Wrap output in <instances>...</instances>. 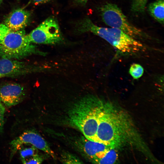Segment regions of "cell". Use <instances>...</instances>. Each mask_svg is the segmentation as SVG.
Instances as JSON below:
<instances>
[{
    "mask_svg": "<svg viewBox=\"0 0 164 164\" xmlns=\"http://www.w3.org/2000/svg\"><path fill=\"white\" fill-rule=\"evenodd\" d=\"M129 115L113 104L104 101L96 141L118 149L128 145L142 149L145 145Z\"/></svg>",
    "mask_w": 164,
    "mask_h": 164,
    "instance_id": "obj_1",
    "label": "cell"
},
{
    "mask_svg": "<svg viewBox=\"0 0 164 164\" xmlns=\"http://www.w3.org/2000/svg\"><path fill=\"white\" fill-rule=\"evenodd\" d=\"M75 30L78 33L90 32L99 36L112 46L118 54L123 56H137L147 50L146 47L140 41L120 30L98 26L87 17L76 23Z\"/></svg>",
    "mask_w": 164,
    "mask_h": 164,
    "instance_id": "obj_2",
    "label": "cell"
},
{
    "mask_svg": "<svg viewBox=\"0 0 164 164\" xmlns=\"http://www.w3.org/2000/svg\"><path fill=\"white\" fill-rule=\"evenodd\" d=\"M104 101L96 96H86L75 103L68 113V120L88 139L96 141L99 119Z\"/></svg>",
    "mask_w": 164,
    "mask_h": 164,
    "instance_id": "obj_3",
    "label": "cell"
},
{
    "mask_svg": "<svg viewBox=\"0 0 164 164\" xmlns=\"http://www.w3.org/2000/svg\"><path fill=\"white\" fill-rule=\"evenodd\" d=\"M33 55H43L28 39L25 31L10 30L0 41V58L19 60Z\"/></svg>",
    "mask_w": 164,
    "mask_h": 164,
    "instance_id": "obj_4",
    "label": "cell"
},
{
    "mask_svg": "<svg viewBox=\"0 0 164 164\" xmlns=\"http://www.w3.org/2000/svg\"><path fill=\"white\" fill-rule=\"evenodd\" d=\"M100 9L103 22L110 27L118 29L139 41L150 38L149 35L129 22L122 11L116 5L107 3Z\"/></svg>",
    "mask_w": 164,
    "mask_h": 164,
    "instance_id": "obj_5",
    "label": "cell"
},
{
    "mask_svg": "<svg viewBox=\"0 0 164 164\" xmlns=\"http://www.w3.org/2000/svg\"><path fill=\"white\" fill-rule=\"evenodd\" d=\"M31 43L55 45L63 43L64 39L57 20L50 17L26 35Z\"/></svg>",
    "mask_w": 164,
    "mask_h": 164,
    "instance_id": "obj_6",
    "label": "cell"
},
{
    "mask_svg": "<svg viewBox=\"0 0 164 164\" xmlns=\"http://www.w3.org/2000/svg\"><path fill=\"white\" fill-rule=\"evenodd\" d=\"M43 68L26 62L15 59L0 60V77H15L40 71Z\"/></svg>",
    "mask_w": 164,
    "mask_h": 164,
    "instance_id": "obj_7",
    "label": "cell"
},
{
    "mask_svg": "<svg viewBox=\"0 0 164 164\" xmlns=\"http://www.w3.org/2000/svg\"><path fill=\"white\" fill-rule=\"evenodd\" d=\"M24 145H32L49 155L53 158H55L53 152L45 139L38 133L32 131L25 132L11 141V157H12L20 147Z\"/></svg>",
    "mask_w": 164,
    "mask_h": 164,
    "instance_id": "obj_8",
    "label": "cell"
},
{
    "mask_svg": "<svg viewBox=\"0 0 164 164\" xmlns=\"http://www.w3.org/2000/svg\"><path fill=\"white\" fill-rule=\"evenodd\" d=\"M74 142L75 146L79 151L94 163L110 149L114 148L104 143L89 140L84 136L79 137Z\"/></svg>",
    "mask_w": 164,
    "mask_h": 164,
    "instance_id": "obj_9",
    "label": "cell"
},
{
    "mask_svg": "<svg viewBox=\"0 0 164 164\" xmlns=\"http://www.w3.org/2000/svg\"><path fill=\"white\" fill-rule=\"evenodd\" d=\"M24 87L16 83H8L0 87V101L5 107L15 105L22 101L25 96Z\"/></svg>",
    "mask_w": 164,
    "mask_h": 164,
    "instance_id": "obj_10",
    "label": "cell"
},
{
    "mask_svg": "<svg viewBox=\"0 0 164 164\" xmlns=\"http://www.w3.org/2000/svg\"><path fill=\"white\" fill-rule=\"evenodd\" d=\"M30 16L29 11L22 9H18L13 10L6 17L4 24L10 30H22L28 25Z\"/></svg>",
    "mask_w": 164,
    "mask_h": 164,
    "instance_id": "obj_11",
    "label": "cell"
},
{
    "mask_svg": "<svg viewBox=\"0 0 164 164\" xmlns=\"http://www.w3.org/2000/svg\"><path fill=\"white\" fill-rule=\"evenodd\" d=\"M164 0H157L148 6V11L151 16L163 25L164 24Z\"/></svg>",
    "mask_w": 164,
    "mask_h": 164,
    "instance_id": "obj_12",
    "label": "cell"
},
{
    "mask_svg": "<svg viewBox=\"0 0 164 164\" xmlns=\"http://www.w3.org/2000/svg\"><path fill=\"white\" fill-rule=\"evenodd\" d=\"M26 148L21 147L19 150L21 160L23 163L27 164L28 162L38 154L37 149L34 146L28 145Z\"/></svg>",
    "mask_w": 164,
    "mask_h": 164,
    "instance_id": "obj_13",
    "label": "cell"
},
{
    "mask_svg": "<svg viewBox=\"0 0 164 164\" xmlns=\"http://www.w3.org/2000/svg\"><path fill=\"white\" fill-rule=\"evenodd\" d=\"M117 149L112 148L104 155L97 160L95 163L97 164H114L118 159Z\"/></svg>",
    "mask_w": 164,
    "mask_h": 164,
    "instance_id": "obj_14",
    "label": "cell"
},
{
    "mask_svg": "<svg viewBox=\"0 0 164 164\" xmlns=\"http://www.w3.org/2000/svg\"><path fill=\"white\" fill-rule=\"evenodd\" d=\"M149 0H132L131 9L135 13H140L144 12L146 5Z\"/></svg>",
    "mask_w": 164,
    "mask_h": 164,
    "instance_id": "obj_15",
    "label": "cell"
},
{
    "mask_svg": "<svg viewBox=\"0 0 164 164\" xmlns=\"http://www.w3.org/2000/svg\"><path fill=\"white\" fill-rule=\"evenodd\" d=\"M144 69L140 65L134 63L132 65L129 70V73L132 78L135 79L139 78L144 73Z\"/></svg>",
    "mask_w": 164,
    "mask_h": 164,
    "instance_id": "obj_16",
    "label": "cell"
},
{
    "mask_svg": "<svg viewBox=\"0 0 164 164\" xmlns=\"http://www.w3.org/2000/svg\"><path fill=\"white\" fill-rule=\"evenodd\" d=\"M62 162L65 164L81 163V161L76 156L67 152L62 154L61 157Z\"/></svg>",
    "mask_w": 164,
    "mask_h": 164,
    "instance_id": "obj_17",
    "label": "cell"
},
{
    "mask_svg": "<svg viewBox=\"0 0 164 164\" xmlns=\"http://www.w3.org/2000/svg\"><path fill=\"white\" fill-rule=\"evenodd\" d=\"M44 159L42 155L37 154L29 160L27 164H40L43 161Z\"/></svg>",
    "mask_w": 164,
    "mask_h": 164,
    "instance_id": "obj_18",
    "label": "cell"
},
{
    "mask_svg": "<svg viewBox=\"0 0 164 164\" xmlns=\"http://www.w3.org/2000/svg\"><path fill=\"white\" fill-rule=\"evenodd\" d=\"M10 30L4 24H0V41L3 39Z\"/></svg>",
    "mask_w": 164,
    "mask_h": 164,
    "instance_id": "obj_19",
    "label": "cell"
},
{
    "mask_svg": "<svg viewBox=\"0 0 164 164\" xmlns=\"http://www.w3.org/2000/svg\"><path fill=\"white\" fill-rule=\"evenodd\" d=\"M5 111V107L4 105L0 107V130L3 123Z\"/></svg>",
    "mask_w": 164,
    "mask_h": 164,
    "instance_id": "obj_20",
    "label": "cell"
},
{
    "mask_svg": "<svg viewBox=\"0 0 164 164\" xmlns=\"http://www.w3.org/2000/svg\"><path fill=\"white\" fill-rule=\"evenodd\" d=\"M51 0H31L32 2L35 5L43 4Z\"/></svg>",
    "mask_w": 164,
    "mask_h": 164,
    "instance_id": "obj_21",
    "label": "cell"
},
{
    "mask_svg": "<svg viewBox=\"0 0 164 164\" xmlns=\"http://www.w3.org/2000/svg\"><path fill=\"white\" fill-rule=\"evenodd\" d=\"M75 1L79 5H84L86 4L89 0H75Z\"/></svg>",
    "mask_w": 164,
    "mask_h": 164,
    "instance_id": "obj_22",
    "label": "cell"
},
{
    "mask_svg": "<svg viewBox=\"0 0 164 164\" xmlns=\"http://www.w3.org/2000/svg\"><path fill=\"white\" fill-rule=\"evenodd\" d=\"M3 1V0H0V4L2 3Z\"/></svg>",
    "mask_w": 164,
    "mask_h": 164,
    "instance_id": "obj_23",
    "label": "cell"
},
{
    "mask_svg": "<svg viewBox=\"0 0 164 164\" xmlns=\"http://www.w3.org/2000/svg\"><path fill=\"white\" fill-rule=\"evenodd\" d=\"M0 78H1V77H0Z\"/></svg>",
    "mask_w": 164,
    "mask_h": 164,
    "instance_id": "obj_24",
    "label": "cell"
}]
</instances>
